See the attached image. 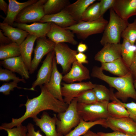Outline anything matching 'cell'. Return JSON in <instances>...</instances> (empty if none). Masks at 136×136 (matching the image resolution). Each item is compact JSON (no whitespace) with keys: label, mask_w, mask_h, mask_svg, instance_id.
I'll return each instance as SVG.
<instances>
[{"label":"cell","mask_w":136,"mask_h":136,"mask_svg":"<svg viewBox=\"0 0 136 136\" xmlns=\"http://www.w3.org/2000/svg\"><path fill=\"white\" fill-rule=\"evenodd\" d=\"M41 92L38 96L29 99L27 96L26 103L23 105L26 108L23 115L18 118H12L10 122L4 123L1 127L12 128L21 124L26 119L36 116L40 112L46 110H51L59 113L65 112L69 105L54 97L48 90L45 85L40 86Z\"/></svg>","instance_id":"cell-1"},{"label":"cell","mask_w":136,"mask_h":136,"mask_svg":"<svg viewBox=\"0 0 136 136\" xmlns=\"http://www.w3.org/2000/svg\"><path fill=\"white\" fill-rule=\"evenodd\" d=\"M91 76L105 81L110 87L115 88L117 91L114 93L115 96L124 103L129 98L136 100V91L131 73L122 77H111L105 74L100 67L95 66L92 68Z\"/></svg>","instance_id":"cell-2"},{"label":"cell","mask_w":136,"mask_h":136,"mask_svg":"<svg viewBox=\"0 0 136 136\" xmlns=\"http://www.w3.org/2000/svg\"><path fill=\"white\" fill-rule=\"evenodd\" d=\"M128 23V20L121 18L112 8H110L109 20L100 41L101 45L104 46L107 43H120L122 33Z\"/></svg>","instance_id":"cell-3"},{"label":"cell","mask_w":136,"mask_h":136,"mask_svg":"<svg viewBox=\"0 0 136 136\" xmlns=\"http://www.w3.org/2000/svg\"><path fill=\"white\" fill-rule=\"evenodd\" d=\"M77 104V100L74 98L65 112L57 114L56 130L63 136L69 133L80 122L81 118L78 111Z\"/></svg>","instance_id":"cell-4"},{"label":"cell","mask_w":136,"mask_h":136,"mask_svg":"<svg viewBox=\"0 0 136 136\" xmlns=\"http://www.w3.org/2000/svg\"><path fill=\"white\" fill-rule=\"evenodd\" d=\"M108 22L103 16L96 20L81 21L72 26L64 28L76 34L79 39L84 40L92 35L103 32Z\"/></svg>","instance_id":"cell-5"},{"label":"cell","mask_w":136,"mask_h":136,"mask_svg":"<svg viewBox=\"0 0 136 136\" xmlns=\"http://www.w3.org/2000/svg\"><path fill=\"white\" fill-rule=\"evenodd\" d=\"M109 102L85 104L78 103V111L81 119L86 121H94L106 119L110 117L107 110Z\"/></svg>","instance_id":"cell-6"},{"label":"cell","mask_w":136,"mask_h":136,"mask_svg":"<svg viewBox=\"0 0 136 136\" xmlns=\"http://www.w3.org/2000/svg\"><path fill=\"white\" fill-rule=\"evenodd\" d=\"M54 50L57 64H60L64 75L70 70L72 64L76 61L77 50L72 49L64 43L55 44Z\"/></svg>","instance_id":"cell-7"},{"label":"cell","mask_w":136,"mask_h":136,"mask_svg":"<svg viewBox=\"0 0 136 136\" xmlns=\"http://www.w3.org/2000/svg\"><path fill=\"white\" fill-rule=\"evenodd\" d=\"M47 1L38 0L25 7L18 15L15 22L22 23L39 22L45 15L43 6Z\"/></svg>","instance_id":"cell-8"},{"label":"cell","mask_w":136,"mask_h":136,"mask_svg":"<svg viewBox=\"0 0 136 136\" xmlns=\"http://www.w3.org/2000/svg\"><path fill=\"white\" fill-rule=\"evenodd\" d=\"M61 93L64 102L69 105L75 98L85 91L93 89L95 84L91 82L61 84Z\"/></svg>","instance_id":"cell-9"},{"label":"cell","mask_w":136,"mask_h":136,"mask_svg":"<svg viewBox=\"0 0 136 136\" xmlns=\"http://www.w3.org/2000/svg\"><path fill=\"white\" fill-rule=\"evenodd\" d=\"M55 43L46 37L38 38L34 50V56L32 60L29 71L31 74L37 69L43 57L54 50Z\"/></svg>","instance_id":"cell-10"},{"label":"cell","mask_w":136,"mask_h":136,"mask_svg":"<svg viewBox=\"0 0 136 136\" xmlns=\"http://www.w3.org/2000/svg\"><path fill=\"white\" fill-rule=\"evenodd\" d=\"M55 56L53 50L47 55L38 71L36 80L33 82L31 87L27 90L35 91L36 87L47 84L49 82L53 69V62Z\"/></svg>","instance_id":"cell-11"},{"label":"cell","mask_w":136,"mask_h":136,"mask_svg":"<svg viewBox=\"0 0 136 136\" xmlns=\"http://www.w3.org/2000/svg\"><path fill=\"white\" fill-rule=\"evenodd\" d=\"M108 128L131 135H136V122L129 117L116 119L111 117L106 119Z\"/></svg>","instance_id":"cell-12"},{"label":"cell","mask_w":136,"mask_h":136,"mask_svg":"<svg viewBox=\"0 0 136 136\" xmlns=\"http://www.w3.org/2000/svg\"><path fill=\"white\" fill-rule=\"evenodd\" d=\"M46 36L55 44L67 43L74 45L78 44L72 31L53 23H51V28Z\"/></svg>","instance_id":"cell-13"},{"label":"cell","mask_w":136,"mask_h":136,"mask_svg":"<svg viewBox=\"0 0 136 136\" xmlns=\"http://www.w3.org/2000/svg\"><path fill=\"white\" fill-rule=\"evenodd\" d=\"M32 118L36 125L39 127L46 136H63L57 131L56 126L57 117L56 114H54L52 117L44 111L40 118L36 116Z\"/></svg>","instance_id":"cell-14"},{"label":"cell","mask_w":136,"mask_h":136,"mask_svg":"<svg viewBox=\"0 0 136 136\" xmlns=\"http://www.w3.org/2000/svg\"><path fill=\"white\" fill-rule=\"evenodd\" d=\"M122 44L107 43L95 55V60L102 63L113 61L121 56Z\"/></svg>","instance_id":"cell-15"},{"label":"cell","mask_w":136,"mask_h":136,"mask_svg":"<svg viewBox=\"0 0 136 136\" xmlns=\"http://www.w3.org/2000/svg\"><path fill=\"white\" fill-rule=\"evenodd\" d=\"M55 56L53 62L52 71L49 82L44 84L48 91L55 98L64 102L61 93V82L63 76L59 71L57 66Z\"/></svg>","instance_id":"cell-16"},{"label":"cell","mask_w":136,"mask_h":136,"mask_svg":"<svg viewBox=\"0 0 136 136\" xmlns=\"http://www.w3.org/2000/svg\"><path fill=\"white\" fill-rule=\"evenodd\" d=\"M90 78L89 70L76 61L72 64L69 72L63 76L62 80L66 83H70L76 81L82 82Z\"/></svg>","instance_id":"cell-17"},{"label":"cell","mask_w":136,"mask_h":136,"mask_svg":"<svg viewBox=\"0 0 136 136\" xmlns=\"http://www.w3.org/2000/svg\"><path fill=\"white\" fill-rule=\"evenodd\" d=\"M39 22L52 23L63 28L70 26L77 23L65 8L56 14L45 15Z\"/></svg>","instance_id":"cell-18"},{"label":"cell","mask_w":136,"mask_h":136,"mask_svg":"<svg viewBox=\"0 0 136 136\" xmlns=\"http://www.w3.org/2000/svg\"><path fill=\"white\" fill-rule=\"evenodd\" d=\"M112 8L121 18L128 20L136 15V0H115Z\"/></svg>","instance_id":"cell-19"},{"label":"cell","mask_w":136,"mask_h":136,"mask_svg":"<svg viewBox=\"0 0 136 136\" xmlns=\"http://www.w3.org/2000/svg\"><path fill=\"white\" fill-rule=\"evenodd\" d=\"M0 63L6 69L18 73L22 78H29V71L21 55L2 60Z\"/></svg>","instance_id":"cell-20"},{"label":"cell","mask_w":136,"mask_h":136,"mask_svg":"<svg viewBox=\"0 0 136 136\" xmlns=\"http://www.w3.org/2000/svg\"><path fill=\"white\" fill-rule=\"evenodd\" d=\"M13 26L24 30L37 38L46 37L51 26V23L35 22L30 24L14 22Z\"/></svg>","instance_id":"cell-21"},{"label":"cell","mask_w":136,"mask_h":136,"mask_svg":"<svg viewBox=\"0 0 136 136\" xmlns=\"http://www.w3.org/2000/svg\"><path fill=\"white\" fill-rule=\"evenodd\" d=\"M37 0H28L20 2L16 0H8V8L6 17L3 23L13 26L16 19L24 8L37 2Z\"/></svg>","instance_id":"cell-22"},{"label":"cell","mask_w":136,"mask_h":136,"mask_svg":"<svg viewBox=\"0 0 136 136\" xmlns=\"http://www.w3.org/2000/svg\"><path fill=\"white\" fill-rule=\"evenodd\" d=\"M100 67L103 70L119 77L125 76L131 73L129 67L121 57L111 62L102 63Z\"/></svg>","instance_id":"cell-23"},{"label":"cell","mask_w":136,"mask_h":136,"mask_svg":"<svg viewBox=\"0 0 136 136\" xmlns=\"http://www.w3.org/2000/svg\"><path fill=\"white\" fill-rule=\"evenodd\" d=\"M0 28L5 35L12 42L20 45L29 34L26 31L17 28L0 23Z\"/></svg>","instance_id":"cell-24"},{"label":"cell","mask_w":136,"mask_h":136,"mask_svg":"<svg viewBox=\"0 0 136 136\" xmlns=\"http://www.w3.org/2000/svg\"><path fill=\"white\" fill-rule=\"evenodd\" d=\"M38 38L29 34L25 40L19 45L21 55L29 71L31 62V55L35 41Z\"/></svg>","instance_id":"cell-25"},{"label":"cell","mask_w":136,"mask_h":136,"mask_svg":"<svg viewBox=\"0 0 136 136\" xmlns=\"http://www.w3.org/2000/svg\"><path fill=\"white\" fill-rule=\"evenodd\" d=\"M96 0H78L65 8L77 23L81 21L82 15L86 9Z\"/></svg>","instance_id":"cell-26"},{"label":"cell","mask_w":136,"mask_h":136,"mask_svg":"<svg viewBox=\"0 0 136 136\" xmlns=\"http://www.w3.org/2000/svg\"><path fill=\"white\" fill-rule=\"evenodd\" d=\"M99 125L105 128H108L105 119H101L94 121H86L81 118L78 125L73 130L64 136H80L83 135L93 126Z\"/></svg>","instance_id":"cell-27"},{"label":"cell","mask_w":136,"mask_h":136,"mask_svg":"<svg viewBox=\"0 0 136 136\" xmlns=\"http://www.w3.org/2000/svg\"><path fill=\"white\" fill-rule=\"evenodd\" d=\"M67 0H48L43 6L45 15L57 13L64 9L69 4Z\"/></svg>","instance_id":"cell-28"},{"label":"cell","mask_w":136,"mask_h":136,"mask_svg":"<svg viewBox=\"0 0 136 136\" xmlns=\"http://www.w3.org/2000/svg\"><path fill=\"white\" fill-rule=\"evenodd\" d=\"M21 55L19 45L12 42L0 46V59L2 60Z\"/></svg>","instance_id":"cell-29"},{"label":"cell","mask_w":136,"mask_h":136,"mask_svg":"<svg viewBox=\"0 0 136 136\" xmlns=\"http://www.w3.org/2000/svg\"><path fill=\"white\" fill-rule=\"evenodd\" d=\"M107 110L110 117L116 119H120L129 117V113L124 106L116 101L109 102Z\"/></svg>","instance_id":"cell-30"},{"label":"cell","mask_w":136,"mask_h":136,"mask_svg":"<svg viewBox=\"0 0 136 136\" xmlns=\"http://www.w3.org/2000/svg\"><path fill=\"white\" fill-rule=\"evenodd\" d=\"M101 17L100 3L96 2L93 3L86 9L82 15L81 21H94Z\"/></svg>","instance_id":"cell-31"},{"label":"cell","mask_w":136,"mask_h":136,"mask_svg":"<svg viewBox=\"0 0 136 136\" xmlns=\"http://www.w3.org/2000/svg\"><path fill=\"white\" fill-rule=\"evenodd\" d=\"M135 48L134 45H132L127 40L123 39L122 44L121 56L129 68L132 61Z\"/></svg>","instance_id":"cell-32"},{"label":"cell","mask_w":136,"mask_h":136,"mask_svg":"<svg viewBox=\"0 0 136 136\" xmlns=\"http://www.w3.org/2000/svg\"><path fill=\"white\" fill-rule=\"evenodd\" d=\"M98 102H109L111 99V93L109 90L103 85L95 84L93 89Z\"/></svg>","instance_id":"cell-33"},{"label":"cell","mask_w":136,"mask_h":136,"mask_svg":"<svg viewBox=\"0 0 136 136\" xmlns=\"http://www.w3.org/2000/svg\"><path fill=\"white\" fill-rule=\"evenodd\" d=\"M121 37L127 40L132 45H134L136 41V19L133 22L128 23Z\"/></svg>","instance_id":"cell-34"},{"label":"cell","mask_w":136,"mask_h":136,"mask_svg":"<svg viewBox=\"0 0 136 136\" xmlns=\"http://www.w3.org/2000/svg\"><path fill=\"white\" fill-rule=\"evenodd\" d=\"M110 91V100L116 101L125 108L128 113L129 117L136 122V103L133 101L128 103L122 102L115 97L113 89H111Z\"/></svg>","instance_id":"cell-35"},{"label":"cell","mask_w":136,"mask_h":136,"mask_svg":"<svg viewBox=\"0 0 136 136\" xmlns=\"http://www.w3.org/2000/svg\"><path fill=\"white\" fill-rule=\"evenodd\" d=\"M75 98L78 103L90 104L97 102L93 89L85 91Z\"/></svg>","instance_id":"cell-36"},{"label":"cell","mask_w":136,"mask_h":136,"mask_svg":"<svg viewBox=\"0 0 136 136\" xmlns=\"http://www.w3.org/2000/svg\"><path fill=\"white\" fill-rule=\"evenodd\" d=\"M16 81L19 82H21L25 83V79L20 78L17 76L12 71L7 69L0 68V81L8 82L10 80Z\"/></svg>","instance_id":"cell-37"},{"label":"cell","mask_w":136,"mask_h":136,"mask_svg":"<svg viewBox=\"0 0 136 136\" xmlns=\"http://www.w3.org/2000/svg\"><path fill=\"white\" fill-rule=\"evenodd\" d=\"M0 130L6 131L7 136H27V131L26 126L23 125L22 124L12 128H7L0 126Z\"/></svg>","instance_id":"cell-38"},{"label":"cell","mask_w":136,"mask_h":136,"mask_svg":"<svg viewBox=\"0 0 136 136\" xmlns=\"http://www.w3.org/2000/svg\"><path fill=\"white\" fill-rule=\"evenodd\" d=\"M19 82L16 81H13L3 83L0 87V92L4 95H8L10 94L11 91L14 90L15 88L25 89L26 88H22L18 86V83Z\"/></svg>","instance_id":"cell-39"},{"label":"cell","mask_w":136,"mask_h":136,"mask_svg":"<svg viewBox=\"0 0 136 136\" xmlns=\"http://www.w3.org/2000/svg\"><path fill=\"white\" fill-rule=\"evenodd\" d=\"M115 0H101L99 2L101 16L109 9L112 8Z\"/></svg>","instance_id":"cell-40"},{"label":"cell","mask_w":136,"mask_h":136,"mask_svg":"<svg viewBox=\"0 0 136 136\" xmlns=\"http://www.w3.org/2000/svg\"><path fill=\"white\" fill-rule=\"evenodd\" d=\"M26 127L27 130V136H43L41 134L39 130L35 131L34 125L32 124L28 123Z\"/></svg>","instance_id":"cell-41"},{"label":"cell","mask_w":136,"mask_h":136,"mask_svg":"<svg viewBox=\"0 0 136 136\" xmlns=\"http://www.w3.org/2000/svg\"><path fill=\"white\" fill-rule=\"evenodd\" d=\"M135 43V48L132 61L129 67L130 72L134 80H136V41Z\"/></svg>","instance_id":"cell-42"},{"label":"cell","mask_w":136,"mask_h":136,"mask_svg":"<svg viewBox=\"0 0 136 136\" xmlns=\"http://www.w3.org/2000/svg\"><path fill=\"white\" fill-rule=\"evenodd\" d=\"M98 136H136L127 135L118 131H114L111 132H99L97 133Z\"/></svg>","instance_id":"cell-43"},{"label":"cell","mask_w":136,"mask_h":136,"mask_svg":"<svg viewBox=\"0 0 136 136\" xmlns=\"http://www.w3.org/2000/svg\"><path fill=\"white\" fill-rule=\"evenodd\" d=\"M75 56L76 61L79 63L83 64L88 63L89 62L87 59V56L83 53L78 52Z\"/></svg>","instance_id":"cell-44"},{"label":"cell","mask_w":136,"mask_h":136,"mask_svg":"<svg viewBox=\"0 0 136 136\" xmlns=\"http://www.w3.org/2000/svg\"><path fill=\"white\" fill-rule=\"evenodd\" d=\"M12 42L7 36L4 35L2 30H0V45H5L12 43Z\"/></svg>","instance_id":"cell-45"},{"label":"cell","mask_w":136,"mask_h":136,"mask_svg":"<svg viewBox=\"0 0 136 136\" xmlns=\"http://www.w3.org/2000/svg\"><path fill=\"white\" fill-rule=\"evenodd\" d=\"M8 8V4L4 0H0V10L2 11L6 15Z\"/></svg>","instance_id":"cell-46"},{"label":"cell","mask_w":136,"mask_h":136,"mask_svg":"<svg viewBox=\"0 0 136 136\" xmlns=\"http://www.w3.org/2000/svg\"><path fill=\"white\" fill-rule=\"evenodd\" d=\"M87 49L88 47L86 44L82 42H80L78 45L77 51L78 52L83 53L87 50Z\"/></svg>","instance_id":"cell-47"},{"label":"cell","mask_w":136,"mask_h":136,"mask_svg":"<svg viewBox=\"0 0 136 136\" xmlns=\"http://www.w3.org/2000/svg\"><path fill=\"white\" fill-rule=\"evenodd\" d=\"M83 135V136H98L97 133H96L90 130H88Z\"/></svg>","instance_id":"cell-48"},{"label":"cell","mask_w":136,"mask_h":136,"mask_svg":"<svg viewBox=\"0 0 136 136\" xmlns=\"http://www.w3.org/2000/svg\"><path fill=\"white\" fill-rule=\"evenodd\" d=\"M133 84L134 88L136 89V80H134Z\"/></svg>","instance_id":"cell-49"}]
</instances>
